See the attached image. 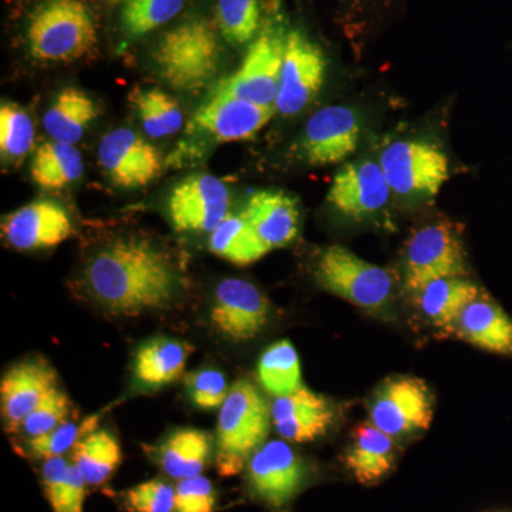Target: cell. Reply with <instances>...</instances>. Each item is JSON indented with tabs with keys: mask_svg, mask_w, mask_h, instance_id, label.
Listing matches in <instances>:
<instances>
[{
	"mask_svg": "<svg viewBox=\"0 0 512 512\" xmlns=\"http://www.w3.org/2000/svg\"><path fill=\"white\" fill-rule=\"evenodd\" d=\"M84 285L94 301L116 315L167 308L180 288L177 268L163 249L144 239H117L93 255Z\"/></svg>",
	"mask_w": 512,
	"mask_h": 512,
	"instance_id": "1",
	"label": "cell"
},
{
	"mask_svg": "<svg viewBox=\"0 0 512 512\" xmlns=\"http://www.w3.org/2000/svg\"><path fill=\"white\" fill-rule=\"evenodd\" d=\"M218 26L211 20L185 19L167 30L154 47L157 73L171 89L198 93L217 77L221 66Z\"/></svg>",
	"mask_w": 512,
	"mask_h": 512,
	"instance_id": "2",
	"label": "cell"
},
{
	"mask_svg": "<svg viewBox=\"0 0 512 512\" xmlns=\"http://www.w3.org/2000/svg\"><path fill=\"white\" fill-rule=\"evenodd\" d=\"M97 42L96 20L84 0H42L30 13L26 43L39 62H77L89 56Z\"/></svg>",
	"mask_w": 512,
	"mask_h": 512,
	"instance_id": "3",
	"label": "cell"
},
{
	"mask_svg": "<svg viewBox=\"0 0 512 512\" xmlns=\"http://www.w3.org/2000/svg\"><path fill=\"white\" fill-rule=\"evenodd\" d=\"M272 413L249 380L232 384L218 414L215 468L222 477H234L247 468L249 458L268 439Z\"/></svg>",
	"mask_w": 512,
	"mask_h": 512,
	"instance_id": "4",
	"label": "cell"
},
{
	"mask_svg": "<svg viewBox=\"0 0 512 512\" xmlns=\"http://www.w3.org/2000/svg\"><path fill=\"white\" fill-rule=\"evenodd\" d=\"M315 279L325 291L369 312H383L393 298L390 272L342 245H332L320 254Z\"/></svg>",
	"mask_w": 512,
	"mask_h": 512,
	"instance_id": "5",
	"label": "cell"
},
{
	"mask_svg": "<svg viewBox=\"0 0 512 512\" xmlns=\"http://www.w3.org/2000/svg\"><path fill=\"white\" fill-rule=\"evenodd\" d=\"M286 35L288 32L281 16L272 15L266 18L258 36L248 46L247 55L237 72L218 84L214 92L252 101L261 106L275 107Z\"/></svg>",
	"mask_w": 512,
	"mask_h": 512,
	"instance_id": "6",
	"label": "cell"
},
{
	"mask_svg": "<svg viewBox=\"0 0 512 512\" xmlns=\"http://www.w3.org/2000/svg\"><path fill=\"white\" fill-rule=\"evenodd\" d=\"M247 485L254 500L272 511L286 510L308 483V467L286 441L262 444L249 458Z\"/></svg>",
	"mask_w": 512,
	"mask_h": 512,
	"instance_id": "7",
	"label": "cell"
},
{
	"mask_svg": "<svg viewBox=\"0 0 512 512\" xmlns=\"http://www.w3.org/2000/svg\"><path fill=\"white\" fill-rule=\"evenodd\" d=\"M379 163L392 191L402 197H434L450 177L446 154L429 141H394Z\"/></svg>",
	"mask_w": 512,
	"mask_h": 512,
	"instance_id": "8",
	"label": "cell"
},
{
	"mask_svg": "<svg viewBox=\"0 0 512 512\" xmlns=\"http://www.w3.org/2000/svg\"><path fill=\"white\" fill-rule=\"evenodd\" d=\"M457 276H466V258L454 228L437 221L414 232L404 256L406 288L414 295L437 279Z\"/></svg>",
	"mask_w": 512,
	"mask_h": 512,
	"instance_id": "9",
	"label": "cell"
},
{
	"mask_svg": "<svg viewBox=\"0 0 512 512\" xmlns=\"http://www.w3.org/2000/svg\"><path fill=\"white\" fill-rule=\"evenodd\" d=\"M323 50L299 29L288 30L276 96V113L293 117L305 110L325 83Z\"/></svg>",
	"mask_w": 512,
	"mask_h": 512,
	"instance_id": "10",
	"label": "cell"
},
{
	"mask_svg": "<svg viewBox=\"0 0 512 512\" xmlns=\"http://www.w3.org/2000/svg\"><path fill=\"white\" fill-rule=\"evenodd\" d=\"M231 194L220 178L194 174L171 191L168 220L181 234H211L229 215Z\"/></svg>",
	"mask_w": 512,
	"mask_h": 512,
	"instance_id": "11",
	"label": "cell"
},
{
	"mask_svg": "<svg viewBox=\"0 0 512 512\" xmlns=\"http://www.w3.org/2000/svg\"><path fill=\"white\" fill-rule=\"evenodd\" d=\"M275 113V107L212 92L187 124L185 136H201L215 144L248 140L258 134Z\"/></svg>",
	"mask_w": 512,
	"mask_h": 512,
	"instance_id": "12",
	"label": "cell"
},
{
	"mask_svg": "<svg viewBox=\"0 0 512 512\" xmlns=\"http://www.w3.org/2000/svg\"><path fill=\"white\" fill-rule=\"evenodd\" d=\"M433 413V394L419 377L387 380L370 404V421L393 437L429 429Z\"/></svg>",
	"mask_w": 512,
	"mask_h": 512,
	"instance_id": "13",
	"label": "cell"
},
{
	"mask_svg": "<svg viewBox=\"0 0 512 512\" xmlns=\"http://www.w3.org/2000/svg\"><path fill=\"white\" fill-rule=\"evenodd\" d=\"M268 299L261 289L245 279L227 278L218 284L210 320L214 329L232 342H248L268 323Z\"/></svg>",
	"mask_w": 512,
	"mask_h": 512,
	"instance_id": "14",
	"label": "cell"
},
{
	"mask_svg": "<svg viewBox=\"0 0 512 512\" xmlns=\"http://www.w3.org/2000/svg\"><path fill=\"white\" fill-rule=\"evenodd\" d=\"M360 124L355 111L346 106H328L306 121L298 151L306 164L323 167L338 164L355 153Z\"/></svg>",
	"mask_w": 512,
	"mask_h": 512,
	"instance_id": "15",
	"label": "cell"
},
{
	"mask_svg": "<svg viewBox=\"0 0 512 512\" xmlns=\"http://www.w3.org/2000/svg\"><path fill=\"white\" fill-rule=\"evenodd\" d=\"M99 163L111 184L127 190L146 187L163 171L157 148L130 128H117L103 137Z\"/></svg>",
	"mask_w": 512,
	"mask_h": 512,
	"instance_id": "16",
	"label": "cell"
},
{
	"mask_svg": "<svg viewBox=\"0 0 512 512\" xmlns=\"http://www.w3.org/2000/svg\"><path fill=\"white\" fill-rule=\"evenodd\" d=\"M73 234L69 211L52 200L29 202L10 212L2 221V238L18 251L55 248Z\"/></svg>",
	"mask_w": 512,
	"mask_h": 512,
	"instance_id": "17",
	"label": "cell"
},
{
	"mask_svg": "<svg viewBox=\"0 0 512 512\" xmlns=\"http://www.w3.org/2000/svg\"><path fill=\"white\" fill-rule=\"evenodd\" d=\"M392 192L380 163L356 161L336 173L328 201L343 217L362 220L382 211Z\"/></svg>",
	"mask_w": 512,
	"mask_h": 512,
	"instance_id": "18",
	"label": "cell"
},
{
	"mask_svg": "<svg viewBox=\"0 0 512 512\" xmlns=\"http://www.w3.org/2000/svg\"><path fill=\"white\" fill-rule=\"evenodd\" d=\"M56 387L55 369L42 357L10 366L0 383V407L6 430L19 431L23 420Z\"/></svg>",
	"mask_w": 512,
	"mask_h": 512,
	"instance_id": "19",
	"label": "cell"
},
{
	"mask_svg": "<svg viewBox=\"0 0 512 512\" xmlns=\"http://www.w3.org/2000/svg\"><path fill=\"white\" fill-rule=\"evenodd\" d=\"M271 413L279 436L291 443L318 440L335 420L329 400L305 386L286 396L275 397Z\"/></svg>",
	"mask_w": 512,
	"mask_h": 512,
	"instance_id": "20",
	"label": "cell"
},
{
	"mask_svg": "<svg viewBox=\"0 0 512 512\" xmlns=\"http://www.w3.org/2000/svg\"><path fill=\"white\" fill-rule=\"evenodd\" d=\"M242 215L269 252L288 247L298 237L301 212L298 202L285 192L256 191Z\"/></svg>",
	"mask_w": 512,
	"mask_h": 512,
	"instance_id": "21",
	"label": "cell"
},
{
	"mask_svg": "<svg viewBox=\"0 0 512 512\" xmlns=\"http://www.w3.org/2000/svg\"><path fill=\"white\" fill-rule=\"evenodd\" d=\"M451 333L476 348L512 357V319L483 291L461 312Z\"/></svg>",
	"mask_w": 512,
	"mask_h": 512,
	"instance_id": "22",
	"label": "cell"
},
{
	"mask_svg": "<svg viewBox=\"0 0 512 512\" xmlns=\"http://www.w3.org/2000/svg\"><path fill=\"white\" fill-rule=\"evenodd\" d=\"M345 463L357 483H379L393 470L396 463V443L393 436L384 433L372 421L359 424L353 430Z\"/></svg>",
	"mask_w": 512,
	"mask_h": 512,
	"instance_id": "23",
	"label": "cell"
},
{
	"mask_svg": "<svg viewBox=\"0 0 512 512\" xmlns=\"http://www.w3.org/2000/svg\"><path fill=\"white\" fill-rule=\"evenodd\" d=\"M212 439L207 431L178 429L154 448V461L174 480L201 476L210 464Z\"/></svg>",
	"mask_w": 512,
	"mask_h": 512,
	"instance_id": "24",
	"label": "cell"
},
{
	"mask_svg": "<svg viewBox=\"0 0 512 512\" xmlns=\"http://www.w3.org/2000/svg\"><path fill=\"white\" fill-rule=\"evenodd\" d=\"M192 346L183 340L154 338L143 343L134 356L133 373L141 386L158 389L183 376Z\"/></svg>",
	"mask_w": 512,
	"mask_h": 512,
	"instance_id": "25",
	"label": "cell"
},
{
	"mask_svg": "<svg viewBox=\"0 0 512 512\" xmlns=\"http://www.w3.org/2000/svg\"><path fill=\"white\" fill-rule=\"evenodd\" d=\"M481 289L464 276L443 278L414 293L417 305L431 325L451 332L461 312L480 295Z\"/></svg>",
	"mask_w": 512,
	"mask_h": 512,
	"instance_id": "26",
	"label": "cell"
},
{
	"mask_svg": "<svg viewBox=\"0 0 512 512\" xmlns=\"http://www.w3.org/2000/svg\"><path fill=\"white\" fill-rule=\"evenodd\" d=\"M97 116L99 106L89 94L76 87H66L46 110L43 127L50 140L76 146Z\"/></svg>",
	"mask_w": 512,
	"mask_h": 512,
	"instance_id": "27",
	"label": "cell"
},
{
	"mask_svg": "<svg viewBox=\"0 0 512 512\" xmlns=\"http://www.w3.org/2000/svg\"><path fill=\"white\" fill-rule=\"evenodd\" d=\"M83 157L74 144L50 140L37 147L30 164V177L42 190L57 191L82 177Z\"/></svg>",
	"mask_w": 512,
	"mask_h": 512,
	"instance_id": "28",
	"label": "cell"
},
{
	"mask_svg": "<svg viewBox=\"0 0 512 512\" xmlns=\"http://www.w3.org/2000/svg\"><path fill=\"white\" fill-rule=\"evenodd\" d=\"M123 460L117 437L109 430H94L72 450V463L92 487L106 484Z\"/></svg>",
	"mask_w": 512,
	"mask_h": 512,
	"instance_id": "29",
	"label": "cell"
},
{
	"mask_svg": "<svg viewBox=\"0 0 512 512\" xmlns=\"http://www.w3.org/2000/svg\"><path fill=\"white\" fill-rule=\"evenodd\" d=\"M208 247L212 254L239 266L254 264L269 252L242 214H229L211 232Z\"/></svg>",
	"mask_w": 512,
	"mask_h": 512,
	"instance_id": "30",
	"label": "cell"
},
{
	"mask_svg": "<svg viewBox=\"0 0 512 512\" xmlns=\"http://www.w3.org/2000/svg\"><path fill=\"white\" fill-rule=\"evenodd\" d=\"M87 485L82 473L67 458L43 461L42 487L53 512H83Z\"/></svg>",
	"mask_w": 512,
	"mask_h": 512,
	"instance_id": "31",
	"label": "cell"
},
{
	"mask_svg": "<svg viewBox=\"0 0 512 512\" xmlns=\"http://www.w3.org/2000/svg\"><path fill=\"white\" fill-rule=\"evenodd\" d=\"M144 131L151 138H164L178 133L184 126L180 104L164 90L134 89L128 96Z\"/></svg>",
	"mask_w": 512,
	"mask_h": 512,
	"instance_id": "32",
	"label": "cell"
},
{
	"mask_svg": "<svg viewBox=\"0 0 512 512\" xmlns=\"http://www.w3.org/2000/svg\"><path fill=\"white\" fill-rule=\"evenodd\" d=\"M258 380L274 397L286 396L302 386L301 362L289 340H278L262 353Z\"/></svg>",
	"mask_w": 512,
	"mask_h": 512,
	"instance_id": "33",
	"label": "cell"
},
{
	"mask_svg": "<svg viewBox=\"0 0 512 512\" xmlns=\"http://www.w3.org/2000/svg\"><path fill=\"white\" fill-rule=\"evenodd\" d=\"M35 124L28 111L5 101L0 106V153L3 163L20 165L35 147Z\"/></svg>",
	"mask_w": 512,
	"mask_h": 512,
	"instance_id": "34",
	"label": "cell"
},
{
	"mask_svg": "<svg viewBox=\"0 0 512 512\" xmlns=\"http://www.w3.org/2000/svg\"><path fill=\"white\" fill-rule=\"evenodd\" d=\"M121 29L138 39L160 29L183 10L185 0H120Z\"/></svg>",
	"mask_w": 512,
	"mask_h": 512,
	"instance_id": "35",
	"label": "cell"
},
{
	"mask_svg": "<svg viewBox=\"0 0 512 512\" xmlns=\"http://www.w3.org/2000/svg\"><path fill=\"white\" fill-rule=\"evenodd\" d=\"M262 23L259 0H217L218 30L231 45H251Z\"/></svg>",
	"mask_w": 512,
	"mask_h": 512,
	"instance_id": "36",
	"label": "cell"
},
{
	"mask_svg": "<svg viewBox=\"0 0 512 512\" xmlns=\"http://www.w3.org/2000/svg\"><path fill=\"white\" fill-rule=\"evenodd\" d=\"M97 420H99V417L93 416L83 420L82 423L66 421V423L56 427L55 430L28 440V443H26L28 453L32 457L43 458V460L62 457L63 454L69 453V451L72 453L74 446L84 436L96 430Z\"/></svg>",
	"mask_w": 512,
	"mask_h": 512,
	"instance_id": "37",
	"label": "cell"
},
{
	"mask_svg": "<svg viewBox=\"0 0 512 512\" xmlns=\"http://www.w3.org/2000/svg\"><path fill=\"white\" fill-rule=\"evenodd\" d=\"M70 413H72V403H70L69 396L57 386L23 420L19 431L29 440L35 439V437L43 436V434L55 430L60 424L69 421Z\"/></svg>",
	"mask_w": 512,
	"mask_h": 512,
	"instance_id": "38",
	"label": "cell"
},
{
	"mask_svg": "<svg viewBox=\"0 0 512 512\" xmlns=\"http://www.w3.org/2000/svg\"><path fill=\"white\" fill-rule=\"evenodd\" d=\"M184 383L191 403L205 412L220 410L231 389L224 373L211 367L195 370L185 376Z\"/></svg>",
	"mask_w": 512,
	"mask_h": 512,
	"instance_id": "39",
	"label": "cell"
},
{
	"mask_svg": "<svg viewBox=\"0 0 512 512\" xmlns=\"http://www.w3.org/2000/svg\"><path fill=\"white\" fill-rule=\"evenodd\" d=\"M128 512H174L175 487L161 478L144 481L124 493Z\"/></svg>",
	"mask_w": 512,
	"mask_h": 512,
	"instance_id": "40",
	"label": "cell"
},
{
	"mask_svg": "<svg viewBox=\"0 0 512 512\" xmlns=\"http://www.w3.org/2000/svg\"><path fill=\"white\" fill-rule=\"evenodd\" d=\"M217 491L207 477L197 476L178 481L175 487L174 512H215Z\"/></svg>",
	"mask_w": 512,
	"mask_h": 512,
	"instance_id": "41",
	"label": "cell"
}]
</instances>
